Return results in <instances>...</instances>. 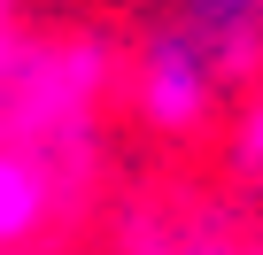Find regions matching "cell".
<instances>
[{
  "mask_svg": "<svg viewBox=\"0 0 263 255\" xmlns=\"http://www.w3.org/2000/svg\"><path fill=\"white\" fill-rule=\"evenodd\" d=\"M116 85V62L101 39H39V47H0V132L47 147L78 186L101 155V101Z\"/></svg>",
  "mask_w": 263,
  "mask_h": 255,
  "instance_id": "6da1fadb",
  "label": "cell"
},
{
  "mask_svg": "<svg viewBox=\"0 0 263 255\" xmlns=\"http://www.w3.org/2000/svg\"><path fill=\"white\" fill-rule=\"evenodd\" d=\"M124 85H132V116H140L155 140L194 147V140L217 132V116H224L240 70L171 8L163 24H147V39H140V54H132V77Z\"/></svg>",
  "mask_w": 263,
  "mask_h": 255,
  "instance_id": "7a4b0ae2",
  "label": "cell"
},
{
  "mask_svg": "<svg viewBox=\"0 0 263 255\" xmlns=\"http://www.w3.org/2000/svg\"><path fill=\"white\" fill-rule=\"evenodd\" d=\"M70 201H78V178L47 147L0 132V255H39V247H54Z\"/></svg>",
  "mask_w": 263,
  "mask_h": 255,
  "instance_id": "3957f363",
  "label": "cell"
},
{
  "mask_svg": "<svg viewBox=\"0 0 263 255\" xmlns=\"http://www.w3.org/2000/svg\"><path fill=\"white\" fill-rule=\"evenodd\" d=\"M124 255H263V247L240 224H224V217L171 209V217H132L124 224Z\"/></svg>",
  "mask_w": 263,
  "mask_h": 255,
  "instance_id": "277c9868",
  "label": "cell"
},
{
  "mask_svg": "<svg viewBox=\"0 0 263 255\" xmlns=\"http://www.w3.org/2000/svg\"><path fill=\"white\" fill-rule=\"evenodd\" d=\"M178 16H186L240 77L263 70V0H178Z\"/></svg>",
  "mask_w": 263,
  "mask_h": 255,
  "instance_id": "5b68a950",
  "label": "cell"
},
{
  "mask_svg": "<svg viewBox=\"0 0 263 255\" xmlns=\"http://www.w3.org/2000/svg\"><path fill=\"white\" fill-rule=\"evenodd\" d=\"M224 178L263 201V70H255V85L232 101V124H224Z\"/></svg>",
  "mask_w": 263,
  "mask_h": 255,
  "instance_id": "8992f818",
  "label": "cell"
},
{
  "mask_svg": "<svg viewBox=\"0 0 263 255\" xmlns=\"http://www.w3.org/2000/svg\"><path fill=\"white\" fill-rule=\"evenodd\" d=\"M16 39V0H0V47Z\"/></svg>",
  "mask_w": 263,
  "mask_h": 255,
  "instance_id": "52a82bcc",
  "label": "cell"
}]
</instances>
